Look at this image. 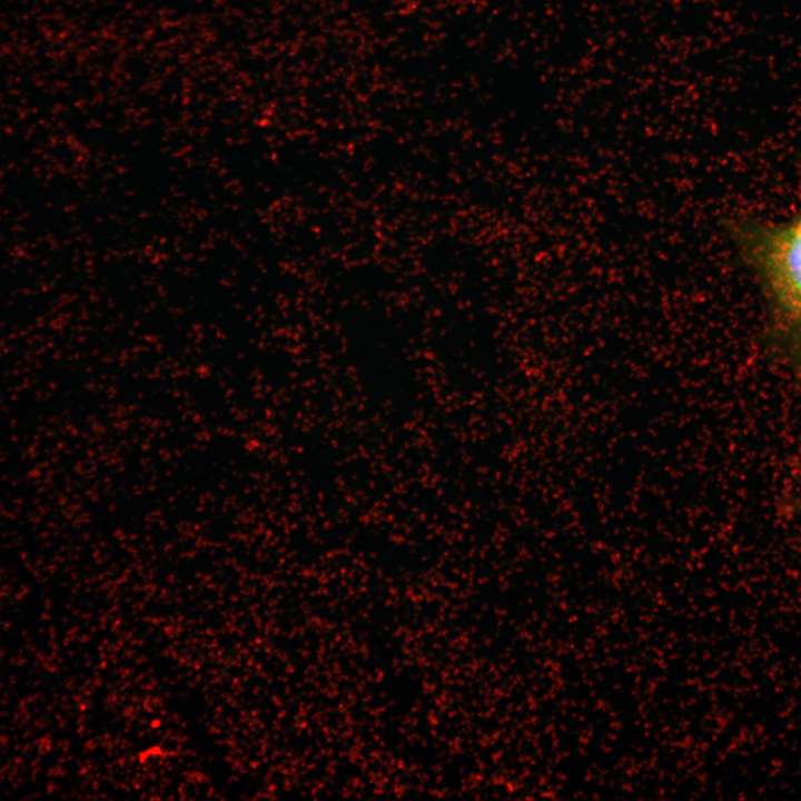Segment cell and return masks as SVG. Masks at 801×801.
Instances as JSON below:
<instances>
[{
    "mask_svg": "<svg viewBox=\"0 0 801 801\" xmlns=\"http://www.w3.org/2000/svg\"><path fill=\"white\" fill-rule=\"evenodd\" d=\"M723 229L763 295L768 352L801 375V197L784 220L735 215L723 221Z\"/></svg>",
    "mask_w": 801,
    "mask_h": 801,
    "instance_id": "1",
    "label": "cell"
},
{
    "mask_svg": "<svg viewBox=\"0 0 801 801\" xmlns=\"http://www.w3.org/2000/svg\"><path fill=\"white\" fill-rule=\"evenodd\" d=\"M794 508H795L799 513H801V498H799V500L797 501V503H795V505H794Z\"/></svg>",
    "mask_w": 801,
    "mask_h": 801,
    "instance_id": "2",
    "label": "cell"
}]
</instances>
